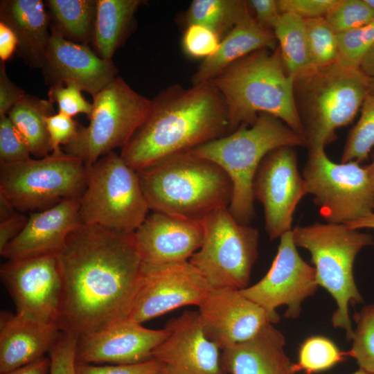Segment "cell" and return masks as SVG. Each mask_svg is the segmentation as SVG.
I'll list each match as a JSON object with an SVG mask.
<instances>
[{"label": "cell", "mask_w": 374, "mask_h": 374, "mask_svg": "<svg viewBox=\"0 0 374 374\" xmlns=\"http://www.w3.org/2000/svg\"><path fill=\"white\" fill-rule=\"evenodd\" d=\"M56 256L61 332L79 338L128 318L143 265L132 233L81 223Z\"/></svg>", "instance_id": "6da1fadb"}, {"label": "cell", "mask_w": 374, "mask_h": 374, "mask_svg": "<svg viewBox=\"0 0 374 374\" xmlns=\"http://www.w3.org/2000/svg\"><path fill=\"white\" fill-rule=\"evenodd\" d=\"M229 132L226 105L214 85L209 82L188 89L173 85L151 100L145 118L121 148L120 155L138 172Z\"/></svg>", "instance_id": "7a4b0ae2"}, {"label": "cell", "mask_w": 374, "mask_h": 374, "mask_svg": "<svg viewBox=\"0 0 374 374\" xmlns=\"http://www.w3.org/2000/svg\"><path fill=\"white\" fill-rule=\"evenodd\" d=\"M207 82L218 89L225 100L230 133L241 125H252L260 114L265 113L303 136L294 80L285 69L278 46L271 51H256Z\"/></svg>", "instance_id": "3957f363"}, {"label": "cell", "mask_w": 374, "mask_h": 374, "mask_svg": "<svg viewBox=\"0 0 374 374\" xmlns=\"http://www.w3.org/2000/svg\"><path fill=\"white\" fill-rule=\"evenodd\" d=\"M150 210L202 220L228 208L233 186L215 163L189 152L173 154L138 171Z\"/></svg>", "instance_id": "277c9868"}, {"label": "cell", "mask_w": 374, "mask_h": 374, "mask_svg": "<svg viewBox=\"0 0 374 374\" xmlns=\"http://www.w3.org/2000/svg\"><path fill=\"white\" fill-rule=\"evenodd\" d=\"M282 146H305V141L279 118L262 113L252 125L188 152L215 163L227 174L233 186L228 210L238 222L249 224L255 215L252 188L257 170L269 152Z\"/></svg>", "instance_id": "5b68a950"}, {"label": "cell", "mask_w": 374, "mask_h": 374, "mask_svg": "<svg viewBox=\"0 0 374 374\" xmlns=\"http://www.w3.org/2000/svg\"><path fill=\"white\" fill-rule=\"evenodd\" d=\"M294 98L308 150L337 139L336 130L349 124L368 95L372 78L337 62L311 67L294 78Z\"/></svg>", "instance_id": "8992f818"}, {"label": "cell", "mask_w": 374, "mask_h": 374, "mask_svg": "<svg viewBox=\"0 0 374 374\" xmlns=\"http://www.w3.org/2000/svg\"><path fill=\"white\" fill-rule=\"evenodd\" d=\"M292 233L296 246L310 252L318 285L336 302L333 326L344 329L347 339L351 340L354 330L349 305L363 302L354 278L353 265L358 253L374 243L373 235L346 224L331 222L296 226Z\"/></svg>", "instance_id": "52a82bcc"}, {"label": "cell", "mask_w": 374, "mask_h": 374, "mask_svg": "<svg viewBox=\"0 0 374 374\" xmlns=\"http://www.w3.org/2000/svg\"><path fill=\"white\" fill-rule=\"evenodd\" d=\"M87 168V185L80 199L81 222L133 233L150 210L138 172L114 151Z\"/></svg>", "instance_id": "ba28073f"}, {"label": "cell", "mask_w": 374, "mask_h": 374, "mask_svg": "<svg viewBox=\"0 0 374 374\" xmlns=\"http://www.w3.org/2000/svg\"><path fill=\"white\" fill-rule=\"evenodd\" d=\"M87 180L85 163L62 149L40 159L0 163V193L22 213L42 211L66 198H80Z\"/></svg>", "instance_id": "9c48e42d"}, {"label": "cell", "mask_w": 374, "mask_h": 374, "mask_svg": "<svg viewBox=\"0 0 374 374\" xmlns=\"http://www.w3.org/2000/svg\"><path fill=\"white\" fill-rule=\"evenodd\" d=\"M151 100L116 77L93 97L87 127L80 125L75 137L63 151L87 166L118 147L122 148L145 118Z\"/></svg>", "instance_id": "30bf717a"}, {"label": "cell", "mask_w": 374, "mask_h": 374, "mask_svg": "<svg viewBox=\"0 0 374 374\" xmlns=\"http://www.w3.org/2000/svg\"><path fill=\"white\" fill-rule=\"evenodd\" d=\"M202 222V245L188 261L212 289L248 287L258 255V230L238 222L228 208L213 211Z\"/></svg>", "instance_id": "8fae6325"}, {"label": "cell", "mask_w": 374, "mask_h": 374, "mask_svg": "<svg viewBox=\"0 0 374 374\" xmlns=\"http://www.w3.org/2000/svg\"><path fill=\"white\" fill-rule=\"evenodd\" d=\"M302 177L327 222L347 224L373 213L374 188L366 166L331 161L324 148L309 150Z\"/></svg>", "instance_id": "7c38bea8"}, {"label": "cell", "mask_w": 374, "mask_h": 374, "mask_svg": "<svg viewBox=\"0 0 374 374\" xmlns=\"http://www.w3.org/2000/svg\"><path fill=\"white\" fill-rule=\"evenodd\" d=\"M292 231L280 238L277 253L265 276L252 286L240 290L268 314L272 323L279 321L276 309L287 307L285 317L299 316L303 301L318 287L314 267L305 262L297 251Z\"/></svg>", "instance_id": "4fadbf2b"}, {"label": "cell", "mask_w": 374, "mask_h": 374, "mask_svg": "<svg viewBox=\"0 0 374 374\" xmlns=\"http://www.w3.org/2000/svg\"><path fill=\"white\" fill-rule=\"evenodd\" d=\"M211 289L189 261L143 263L141 283L128 318L143 323L182 306H198Z\"/></svg>", "instance_id": "5bb4252c"}, {"label": "cell", "mask_w": 374, "mask_h": 374, "mask_svg": "<svg viewBox=\"0 0 374 374\" xmlns=\"http://www.w3.org/2000/svg\"><path fill=\"white\" fill-rule=\"evenodd\" d=\"M294 148L282 146L269 152L253 179V198L263 206L265 230L271 239L292 230L295 209L307 194Z\"/></svg>", "instance_id": "9a60e30c"}, {"label": "cell", "mask_w": 374, "mask_h": 374, "mask_svg": "<svg viewBox=\"0 0 374 374\" xmlns=\"http://www.w3.org/2000/svg\"><path fill=\"white\" fill-rule=\"evenodd\" d=\"M0 276L17 313L55 323L61 292L56 254L8 260Z\"/></svg>", "instance_id": "2e32d148"}, {"label": "cell", "mask_w": 374, "mask_h": 374, "mask_svg": "<svg viewBox=\"0 0 374 374\" xmlns=\"http://www.w3.org/2000/svg\"><path fill=\"white\" fill-rule=\"evenodd\" d=\"M166 328L149 329L125 318L78 338L76 364H130L152 359L166 338Z\"/></svg>", "instance_id": "e0dca14e"}, {"label": "cell", "mask_w": 374, "mask_h": 374, "mask_svg": "<svg viewBox=\"0 0 374 374\" xmlns=\"http://www.w3.org/2000/svg\"><path fill=\"white\" fill-rule=\"evenodd\" d=\"M165 328L168 335L152 358L162 363L166 374H227L220 348L204 333L198 312L185 311Z\"/></svg>", "instance_id": "ac0fdd59"}, {"label": "cell", "mask_w": 374, "mask_h": 374, "mask_svg": "<svg viewBox=\"0 0 374 374\" xmlns=\"http://www.w3.org/2000/svg\"><path fill=\"white\" fill-rule=\"evenodd\" d=\"M198 307L204 335L222 350L252 338L271 323L265 310L238 290L211 289Z\"/></svg>", "instance_id": "d6986e66"}, {"label": "cell", "mask_w": 374, "mask_h": 374, "mask_svg": "<svg viewBox=\"0 0 374 374\" xmlns=\"http://www.w3.org/2000/svg\"><path fill=\"white\" fill-rule=\"evenodd\" d=\"M142 262L163 265L188 261L200 248L202 220L153 211L132 233Z\"/></svg>", "instance_id": "ffe728a7"}, {"label": "cell", "mask_w": 374, "mask_h": 374, "mask_svg": "<svg viewBox=\"0 0 374 374\" xmlns=\"http://www.w3.org/2000/svg\"><path fill=\"white\" fill-rule=\"evenodd\" d=\"M41 69L46 84L73 83L93 97L116 77L112 60L99 57L88 45L64 39L53 29Z\"/></svg>", "instance_id": "44dd1931"}, {"label": "cell", "mask_w": 374, "mask_h": 374, "mask_svg": "<svg viewBox=\"0 0 374 374\" xmlns=\"http://www.w3.org/2000/svg\"><path fill=\"white\" fill-rule=\"evenodd\" d=\"M80 198L62 199L30 213L22 231L0 251L8 260L56 254L71 232L79 226Z\"/></svg>", "instance_id": "7402d4cb"}, {"label": "cell", "mask_w": 374, "mask_h": 374, "mask_svg": "<svg viewBox=\"0 0 374 374\" xmlns=\"http://www.w3.org/2000/svg\"><path fill=\"white\" fill-rule=\"evenodd\" d=\"M60 333V330L54 322L1 311L0 373L44 357L54 346Z\"/></svg>", "instance_id": "603a6c76"}, {"label": "cell", "mask_w": 374, "mask_h": 374, "mask_svg": "<svg viewBox=\"0 0 374 374\" xmlns=\"http://www.w3.org/2000/svg\"><path fill=\"white\" fill-rule=\"evenodd\" d=\"M285 344L283 333L268 323L252 338L224 349L222 366L227 374H296Z\"/></svg>", "instance_id": "cb8c5ba5"}, {"label": "cell", "mask_w": 374, "mask_h": 374, "mask_svg": "<svg viewBox=\"0 0 374 374\" xmlns=\"http://www.w3.org/2000/svg\"><path fill=\"white\" fill-rule=\"evenodd\" d=\"M0 21L16 35L18 55L30 67L42 69L51 38L50 20L44 1H1Z\"/></svg>", "instance_id": "d4e9b609"}, {"label": "cell", "mask_w": 374, "mask_h": 374, "mask_svg": "<svg viewBox=\"0 0 374 374\" xmlns=\"http://www.w3.org/2000/svg\"><path fill=\"white\" fill-rule=\"evenodd\" d=\"M274 31L261 26L249 12L221 40L217 52L206 58L192 78L193 84L207 82L224 69L260 49L274 50Z\"/></svg>", "instance_id": "484cf974"}, {"label": "cell", "mask_w": 374, "mask_h": 374, "mask_svg": "<svg viewBox=\"0 0 374 374\" xmlns=\"http://www.w3.org/2000/svg\"><path fill=\"white\" fill-rule=\"evenodd\" d=\"M141 0H96L91 44L101 58L112 60L128 36Z\"/></svg>", "instance_id": "4316f807"}, {"label": "cell", "mask_w": 374, "mask_h": 374, "mask_svg": "<svg viewBox=\"0 0 374 374\" xmlns=\"http://www.w3.org/2000/svg\"><path fill=\"white\" fill-rule=\"evenodd\" d=\"M54 114L53 104L48 100L26 93L8 114L25 141L30 154L37 159L52 152L46 119Z\"/></svg>", "instance_id": "83f0119b"}, {"label": "cell", "mask_w": 374, "mask_h": 374, "mask_svg": "<svg viewBox=\"0 0 374 374\" xmlns=\"http://www.w3.org/2000/svg\"><path fill=\"white\" fill-rule=\"evenodd\" d=\"M44 3L50 28L74 43H91L96 0H47Z\"/></svg>", "instance_id": "f1b7e54d"}, {"label": "cell", "mask_w": 374, "mask_h": 374, "mask_svg": "<svg viewBox=\"0 0 374 374\" xmlns=\"http://www.w3.org/2000/svg\"><path fill=\"white\" fill-rule=\"evenodd\" d=\"M273 31L289 75L294 78L312 67L303 19L283 13Z\"/></svg>", "instance_id": "f546056e"}, {"label": "cell", "mask_w": 374, "mask_h": 374, "mask_svg": "<svg viewBox=\"0 0 374 374\" xmlns=\"http://www.w3.org/2000/svg\"><path fill=\"white\" fill-rule=\"evenodd\" d=\"M249 12L246 1L194 0L186 12L185 21L187 26L207 27L222 39Z\"/></svg>", "instance_id": "4dcf8cb0"}, {"label": "cell", "mask_w": 374, "mask_h": 374, "mask_svg": "<svg viewBox=\"0 0 374 374\" xmlns=\"http://www.w3.org/2000/svg\"><path fill=\"white\" fill-rule=\"evenodd\" d=\"M348 353L341 352L333 341L322 336L308 338L301 346L298 371L314 374L328 370L344 359Z\"/></svg>", "instance_id": "1f68e13d"}, {"label": "cell", "mask_w": 374, "mask_h": 374, "mask_svg": "<svg viewBox=\"0 0 374 374\" xmlns=\"http://www.w3.org/2000/svg\"><path fill=\"white\" fill-rule=\"evenodd\" d=\"M374 146V96L369 94L362 106L361 116L351 130L344 146L341 163H361L367 159Z\"/></svg>", "instance_id": "d6a6232c"}, {"label": "cell", "mask_w": 374, "mask_h": 374, "mask_svg": "<svg viewBox=\"0 0 374 374\" xmlns=\"http://www.w3.org/2000/svg\"><path fill=\"white\" fill-rule=\"evenodd\" d=\"M355 319L357 326L348 355L355 359L360 369L374 374V304L364 306Z\"/></svg>", "instance_id": "836d02e7"}, {"label": "cell", "mask_w": 374, "mask_h": 374, "mask_svg": "<svg viewBox=\"0 0 374 374\" xmlns=\"http://www.w3.org/2000/svg\"><path fill=\"white\" fill-rule=\"evenodd\" d=\"M312 67H323L337 59V34L324 17L304 19Z\"/></svg>", "instance_id": "e575fe53"}, {"label": "cell", "mask_w": 374, "mask_h": 374, "mask_svg": "<svg viewBox=\"0 0 374 374\" xmlns=\"http://www.w3.org/2000/svg\"><path fill=\"white\" fill-rule=\"evenodd\" d=\"M374 41V21L363 27L337 34V59L341 66L359 69Z\"/></svg>", "instance_id": "d590c367"}, {"label": "cell", "mask_w": 374, "mask_h": 374, "mask_svg": "<svg viewBox=\"0 0 374 374\" xmlns=\"http://www.w3.org/2000/svg\"><path fill=\"white\" fill-rule=\"evenodd\" d=\"M336 33L366 26L374 21V11L364 0H337L324 17Z\"/></svg>", "instance_id": "8d00e7d4"}, {"label": "cell", "mask_w": 374, "mask_h": 374, "mask_svg": "<svg viewBox=\"0 0 374 374\" xmlns=\"http://www.w3.org/2000/svg\"><path fill=\"white\" fill-rule=\"evenodd\" d=\"M48 100L57 103L58 112L73 117L78 114L90 116L92 103H90L82 95V90L73 83L55 84L50 86Z\"/></svg>", "instance_id": "74e56055"}, {"label": "cell", "mask_w": 374, "mask_h": 374, "mask_svg": "<svg viewBox=\"0 0 374 374\" xmlns=\"http://www.w3.org/2000/svg\"><path fill=\"white\" fill-rule=\"evenodd\" d=\"M221 38L212 30L199 24L187 26L182 38L184 52L192 57L204 59L215 54Z\"/></svg>", "instance_id": "f35d334b"}, {"label": "cell", "mask_w": 374, "mask_h": 374, "mask_svg": "<svg viewBox=\"0 0 374 374\" xmlns=\"http://www.w3.org/2000/svg\"><path fill=\"white\" fill-rule=\"evenodd\" d=\"M28 146L8 116H0V163H16L30 159Z\"/></svg>", "instance_id": "ab89813d"}, {"label": "cell", "mask_w": 374, "mask_h": 374, "mask_svg": "<svg viewBox=\"0 0 374 374\" xmlns=\"http://www.w3.org/2000/svg\"><path fill=\"white\" fill-rule=\"evenodd\" d=\"M78 338L60 331V335L49 351L51 366L49 374H76L75 353Z\"/></svg>", "instance_id": "60d3db41"}, {"label": "cell", "mask_w": 374, "mask_h": 374, "mask_svg": "<svg viewBox=\"0 0 374 374\" xmlns=\"http://www.w3.org/2000/svg\"><path fill=\"white\" fill-rule=\"evenodd\" d=\"M163 369L162 363L154 358L130 364L96 366L76 364L75 365L76 374H154Z\"/></svg>", "instance_id": "b9f144b4"}, {"label": "cell", "mask_w": 374, "mask_h": 374, "mask_svg": "<svg viewBox=\"0 0 374 374\" xmlns=\"http://www.w3.org/2000/svg\"><path fill=\"white\" fill-rule=\"evenodd\" d=\"M52 152H58L77 135L80 124L71 116L57 112L46 119Z\"/></svg>", "instance_id": "7bdbcfd3"}, {"label": "cell", "mask_w": 374, "mask_h": 374, "mask_svg": "<svg viewBox=\"0 0 374 374\" xmlns=\"http://www.w3.org/2000/svg\"><path fill=\"white\" fill-rule=\"evenodd\" d=\"M337 0H276L280 14L290 13L302 19L324 17Z\"/></svg>", "instance_id": "ee69618b"}, {"label": "cell", "mask_w": 374, "mask_h": 374, "mask_svg": "<svg viewBox=\"0 0 374 374\" xmlns=\"http://www.w3.org/2000/svg\"><path fill=\"white\" fill-rule=\"evenodd\" d=\"M26 93L8 77L4 62H0V116H8L11 109Z\"/></svg>", "instance_id": "f6af8a7d"}, {"label": "cell", "mask_w": 374, "mask_h": 374, "mask_svg": "<svg viewBox=\"0 0 374 374\" xmlns=\"http://www.w3.org/2000/svg\"><path fill=\"white\" fill-rule=\"evenodd\" d=\"M248 3L254 10L255 19L263 27L273 30L280 13L276 0H251Z\"/></svg>", "instance_id": "bcb514c9"}, {"label": "cell", "mask_w": 374, "mask_h": 374, "mask_svg": "<svg viewBox=\"0 0 374 374\" xmlns=\"http://www.w3.org/2000/svg\"><path fill=\"white\" fill-rule=\"evenodd\" d=\"M28 218L17 211L10 218L0 222V251L22 231Z\"/></svg>", "instance_id": "7dc6e473"}, {"label": "cell", "mask_w": 374, "mask_h": 374, "mask_svg": "<svg viewBox=\"0 0 374 374\" xmlns=\"http://www.w3.org/2000/svg\"><path fill=\"white\" fill-rule=\"evenodd\" d=\"M18 41L13 30L0 21V60L5 62L17 51Z\"/></svg>", "instance_id": "c3c4849f"}, {"label": "cell", "mask_w": 374, "mask_h": 374, "mask_svg": "<svg viewBox=\"0 0 374 374\" xmlns=\"http://www.w3.org/2000/svg\"><path fill=\"white\" fill-rule=\"evenodd\" d=\"M51 359L44 357L37 361L1 374H48Z\"/></svg>", "instance_id": "681fc988"}, {"label": "cell", "mask_w": 374, "mask_h": 374, "mask_svg": "<svg viewBox=\"0 0 374 374\" xmlns=\"http://www.w3.org/2000/svg\"><path fill=\"white\" fill-rule=\"evenodd\" d=\"M359 69L368 77L374 78V41L364 57Z\"/></svg>", "instance_id": "f907efd6"}, {"label": "cell", "mask_w": 374, "mask_h": 374, "mask_svg": "<svg viewBox=\"0 0 374 374\" xmlns=\"http://www.w3.org/2000/svg\"><path fill=\"white\" fill-rule=\"evenodd\" d=\"M17 211V209L8 198L0 193V222L10 218Z\"/></svg>", "instance_id": "816d5d0a"}, {"label": "cell", "mask_w": 374, "mask_h": 374, "mask_svg": "<svg viewBox=\"0 0 374 374\" xmlns=\"http://www.w3.org/2000/svg\"><path fill=\"white\" fill-rule=\"evenodd\" d=\"M346 224L350 228L357 230L362 229H374V213L364 218L348 222Z\"/></svg>", "instance_id": "f5cc1de1"}, {"label": "cell", "mask_w": 374, "mask_h": 374, "mask_svg": "<svg viewBox=\"0 0 374 374\" xmlns=\"http://www.w3.org/2000/svg\"><path fill=\"white\" fill-rule=\"evenodd\" d=\"M374 188V154L371 164L366 166Z\"/></svg>", "instance_id": "db71d44e"}, {"label": "cell", "mask_w": 374, "mask_h": 374, "mask_svg": "<svg viewBox=\"0 0 374 374\" xmlns=\"http://www.w3.org/2000/svg\"><path fill=\"white\" fill-rule=\"evenodd\" d=\"M364 1L374 11V0H364Z\"/></svg>", "instance_id": "11a10c76"}, {"label": "cell", "mask_w": 374, "mask_h": 374, "mask_svg": "<svg viewBox=\"0 0 374 374\" xmlns=\"http://www.w3.org/2000/svg\"><path fill=\"white\" fill-rule=\"evenodd\" d=\"M371 94L374 96V78H372V80H371Z\"/></svg>", "instance_id": "9f6ffc18"}, {"label": "cell", "mask_w": 374, "mask_h": 374, "mask_svg": "<svg viewBox=\"0 0 374 374\" xmlns=\"http://www.w3.org/2000/svg\"><path fill=\"white\" fill-rule=\"evenodd\" d=\"M353 374H368V373H366V372H364L362 369L359 368V370H357V371H355Z\"/></svg>", "instance_id": "6f0895ef"}, {"label": "cell", "mask_w": 374, "mask_h": 374, "mask_svg": "<svg viewBox=\"0 0 374 374\" xmlns=\"http://www.w3.org/2000/svg\"><path fill=\"white\" fill-rule=\"evenodd\" d=\"M154 374H166V373H165L164 371H161L157 372V373H154Z\"/></svg>", "instance_id": "680465c9"}]
</instances>
